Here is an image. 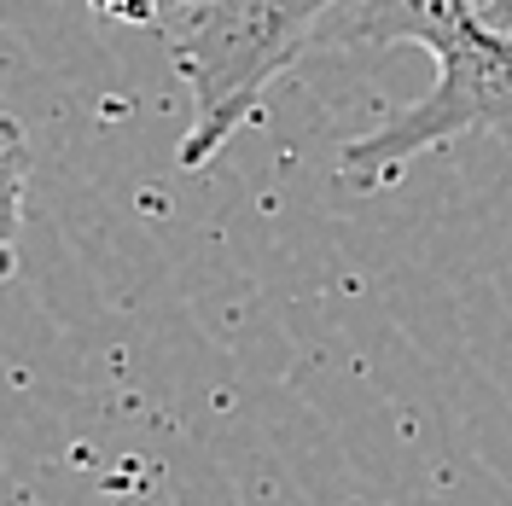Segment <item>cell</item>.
I'll list each match as a JSON object with an SVG mask.
<instances>
[{"instance_id": "obj_2", "label": "cell", "mask_w": 512, "mask_h": 506, "mask_svg": "<svg viewBox=\"0 0 512 506\" xmlns=\"http://www.w3.org/2000/svg\"><path fill=\"white\" fill-rule=\"evenodd\" d=\"M338 0H192L163 12V41L192 88V123L175 158L198 169L262 111L268 88L315 53Z\"/></svg>"}, {"instance_id": "obj_4", "label": "cell", "mask_w": 512, "mask_h": 506, "mask_svg": "<svg viewBox=\"0 0 512 506\" xmlns=\"http://www.w3.org/2000/svg\"><path fill=\"white\" fill-rule=\"evenodd\" d=\"M169 6H192V0H163V12H169Z\"/></svg>"}, {"instance_id": "obj_3", "label": "cell", "mask_w": 512, "mask_h": 506, "mask_svg": "<svg viewBox=\"0 0 512 506\" xmlns=\"http://www.w3.org/2000/svg\"><path fill=\"white\" fill-rule=\"evenodd\" d=\"M94 12L117 18V24H152L163 6H158V0H94Z\"/></svg>"}, {"instance_id": "obj_1", "label": "cell", "mask_w": 512, "mask_h": 506, "mask_svg": "<svg viewBox=\"0 0 512 506\" xmlns=\"http://www.w3.org/2000/svg\"><path fill=\"white\" fill-rule=\"evenodd\" d=\"M344 47H419L437 64L402 117L344 140L338 175L350 187H384L402 163L466 134L512 140V0H338L315 53Z\"/></svg>"}]
</instances>
